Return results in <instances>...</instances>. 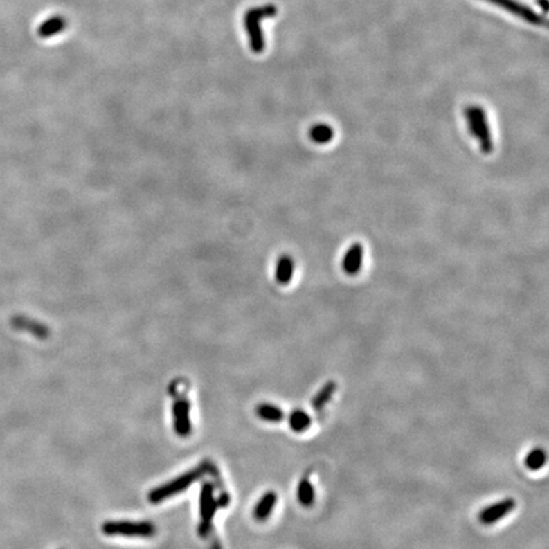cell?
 <instances>
[{"instance_id":"cell-11","label":"cell","mask_w":549,"mask_h":549,"mask_svg":"<svg viewBox=\"0 0 549 549\" xmlns=\"http://www.w3.org/2000/svg\"><path fill=\"white\" fill-rule=\"evenodd\" d=\"M295 261L291 255H282L276 263L275 280L281 287H287L294 278Z\"/></svg>"},{"instance_id":"cell-2","label":"cell","mask_w":549,"mask_h":549,"mask_svg":"<svg viewBox=\"0 0 549 549\" xmlns=\"http://www.w3.org/2000/svg\"><path fill=\"white\" fill-rule=\"evenodd\" d=\"M465 117L471 134L480 144V150L485 154H491L494 150V140L486 111L480 106H468L465 109Z\"/></svg>"},{"instance_id":"cell-18","label":"cell","mask_w":549,"mask_h":549,"mask_svg":"<svg viewBox=\"0 0 549 549\" xmlns=\"http://www.w3.org/2000/svg\"><path fill=\"white\" fill-rule=\"evenodd\" d=\"M65 26H66V22H65L64 18H62V17H53V18L47 19L46 22H44L39 26V35L44 39L51 37V36H55V35L62 32V30L65 28Z\"/></svg>"},{"instance_id":"cell-3","label":"cell","mask_w":549,"mask_h":549,"mask_svg":"<svg viewBox=\"0 0 549 549\" xmlns=\"http://www.w3.org/2000/svg\"><path fill=\"white\" fill-rule=\"evenodd\" d=\"M276 15H278V8L275 6L269 4L264 7L249 9L247 15L244 17V24H246L248 36H249L251 48L255 54H261L266 47L262 31L260 27V21L263 18H269V17L276 16Z\"/></svg>"},{"instance_id":"cell-4","label":"cell","mask_w":549,"mask_h":549,"mask_svg":"<svg viewBox=\"0 0 549 549\" xmlns=\"http://www.w3.org/2000/svg\"><path fill=\"white\" fill-rule=\"evenodd\" d=\"M106 535L124 537H152L155 534V525L149 521H107L102 525Z\"/></svg>"},{"instance_id":"cell-16","label":"cell","mask_w":549,"mask_h":549,"mask_svg":"<svg viewBox=\"0 0 549 549\" xmlns=\"http://www.w3.org/2000/svg\"><path fill=\"white\" fill-rule=\"evenodd\" d=\"M312 425V418L304 410H294L289 416V426L294 433H302L307 431Z\"/></svg>"},{"instance_id":"cell-13","label":"cell","mask_w":549,"mask_h":549,"mask_svg":"<svg viewBox=\"0 0 549 549\" xmlns=\"http://www.w3.org/2000/svg\"><path fill=\"white\" fill-rule=\"evenodd\" d=\"M296 497L298 501L302 505L303 507H310L313 506V503L316 501V491L312 485L309 480V474H304L302 480L298 485V489H296Z\"/></svg>"},{"instance_id":"cell-15","label":"cell","mask_w":549,"mask_h":549,"mask_svg":"<svg viewBox=\"0 0 549 549\" xmlns=\"http://www.w3.org/2000/svg\"><path fill=\"white\" fill-rule=\"evenodd\" d=\"M255 413L258 417L267 422H280L285 417L284 411L281 410L279 406L271 403H260L255 407Z\"/></svg>"},{"instance_id":"cell-1","label":"cell","mask_w":549,"mask_h":549,"mask_svg":"<svg viewBox=\"0 0 549 549\" xmlns=\"http://www.w3.org/2000/svg\"><path fill=\"white\" fill-rule=\"evenodd\" d=\"M206 472H208V465H199L194 469L181 474L177 478L170 480L165 485H162V486L153 489L147 496V500H149V503H162V501H165L172 496H176L178 494H181V492H183L194 482L200 480Z\"/></svg>"},{"instance_id":"cell-20","label":"cell","mask_w":549,"mask_h":549,"mask_svg":"<svg viewBox=\"0 0 549 549\" xmlns=\"http://www.w3.org/2000/svg\"><path fill=\"white\" fill-rule=\"evenodd\" d=\"M537 3H538V6H541V10L544 13L548 12V0H537Z\"/></svg>"},{"instance_id":"cell-6","label":"cell","mask_w":549,"mask_h":549,"mask_svg":"<svg viewBox=\"0 0 549 549\" xmlns=\"http://www.w3.org/2000/svg\"><path fill=\"white\" fill-rule=\"evenodd\" d=\"M516 507V501L512 497H506L498 503H492L480 511L478 519L483 525H492L503 520Z\"/></svg>"},{"instance_id":"cell-9","label":"cell","mask_w":549,"mask_h":549,"mask_svg":"<svg viewBox=\"0 0 549 549\" xmlns=\"http://www.w3.org/2000/svg\"><path fill=\"white\" fill-rule=\"evenodd\" d=\"M12 327L17 331L31 333L39 340H47L50 337V328L45 323H41L36 319L26 317L24 314H17L10 321Z\"/></svg>"},{"instance_id":"cell-7","label":"cell","mask_w":549,"mask_h":549,"mask_svg":"<svg viewBox=\"0 0 549 549\" xmlns=\"http://www.w3.org/2000/svg\"><path fill=\"white\" fill-rule=\"evenodd\" d=\"M488 3H492L497 7L510 12L515 16L521 17L528 24H535V26H546L547 21L544 17L539 16L535 13L533 9L528 8L524 4L519 3L516 0H486Z\"/></svg>"},{"instance_id":"cell-14","label":"cell","mask_w":549,"mask_h":549,"mask_svg":"<svg viewBox=\"0 0 549 549\" xmlns=\"http://www.w3.org/2000/svg\"><path fill=\"white\" fill-rule=\"evenodd\" d=\"M336 390H337V383L334 380H328L313 397L312 407L317 411L325 408V406L332 399Z\"/></svg>"},{"instance_id":"cell-5","label":"cell","mask_w":549,"mask_h":549,"mask_svg":"<svg viewBox=\"0 0 549 549\" xmlns=\"http://www.w3.org/2000/svg\"><path fill=\"white\" fill-rule=\"evenodd\" d=\"M215 511H217V503L214 498V487H213V485H210L209 482H206V483H204L201 494H200L201 523H200L199 532L201 535H206L209 533Z\"/></svg>"},{"instance_id":"cell-17","label":"cell","mask_w":549,"mask_h":549,"mask_svg":"<svg viewBox=\"0 0 549 549\" xmlns=\"http://www.w3.org/2000/svg\"><path fill=\"white\" fill-rule=\"evenodd\" d=\"M310 139L317 144H328L334 138L332 126L327 124L313 125L309 130Z\"/></svg>"},{"instance_id":"cell-19","label":"cell","mask_w":549,"mask_h":549,"mask_svg":"<svg viewBox=\"0 0 549 549\" xmlns=\"http://www.w3.org/2000/svg\"><path fill=\"white\" fill-rule=\"evenodd\" d=\"M525 467L529 471H539L547 463V453L541 448H535L526 454L524 459Z\"/></svg>"},{"instance_id":"cell-8","label":"cell","mask_w":549,"mask_h":549,"mask_svg":"<svg viewBox=\"0 0 549 549\" xmlns=\"http://www.w3.org/2000/svg\"><path fill=\"white\" fill-rule=\"evenodd\" d=\"M190 402L186 398H178L173 403V421H174V431L179 436L185 438L191 433L192 425L190 418Z\"/></svg>"},{"instance_id":"cell-10","label":"cell","mask_w":549,"mask_h":549,"mask_svg":"<svg viewBox=\"0 0 549 549\" xmlns=\"http://www.w3.org/2000/svg\"><path fill=\"white\" fill-rule=\"evenodd\" d=\"M363 261V247L360 243H354L343 255L342 270L345 271L350 276H354L356 273H359V271L361 270Z\"/></svg>"},{"instance_id":"cell-12","label":"cell","mask_w":549,"mask_h":549,"mask_svg":"<svg viewBox=\"0 0 549 549\" xmlns=\"http://www.w3.org/2000/svg\"><path fill=\"white\" fill-rule=\"evenodd\" d=\"M276 503H278V494L275 491H267L266 494H263L260 501L255 503V509H253V518L257 521L267 520L275 509Z\"/></svg>"}]
</instances>
